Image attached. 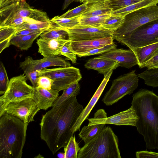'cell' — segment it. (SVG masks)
Masks as SVG:
<instances>
[{"mask_svg":"<svg viewBox=\"0 0 158 158\" xmlns=\"http://www.w3.org/2000/svg\"><path fill=\"white\" fill-rule=\"evenodd\" d=\"M43 115L40 137L53 154L65 147L74 134L72 129L84 108L76 97H72Z\"/></svg>","mask_w":158,"mask_h":158,"instance_id":"6da1fadb","label":"cell"},{"mask_svg":"<svg viewBox=\"0 0 158 158\" xmlns=\"http://www.w3.org/2000/svg\"><path fill=\"white\" fill-rule=\"evenodd\" d=\"M131 104L138 117L135 127L143 136L146 148L158 149V96L141 89L133 95Z\"/></svg>","mask_w":158,"mask_h":158,"instance_id":"7a4b0ae2","label":"cell"},{"mask_svg":"<svg viewBox=\"0 0 158 158\" xmlns=\"http://www.w3.org/2000/svg\"><path fill=\"white\" fill-rule=\"evenodd\" d=\"M28 123L5 113L0 117V158H21Z\"/></svg>","mask_w":158,"mask_h":158,"instance_id":"3957f363","label":"cell"},{"mask_svg":"<svg viewBox=\"0 0 158 158\" xmlns=\"http://www.w3.org/2000/svg\"><path fill=\"white\" fill-rule=\"evenodd\" d=\"M118 144V136L106 127L80 148L77 158H121Z\"/></svg>","mask_w":158,"mask_h":158,"instance_id":"277c9868","label":"cell"},{"mask_svg":"<svg viewBox=\"0 0 158 158\" xmlns=\"http://www.w3.org/2000/svg\"><path fill=\"white\" fill-rule=\"evenodd\" d=\"M158 19V6L153 5L129 13L125 16L123 23L114 31L113 40L129 36L137 28L151 21Z\"/></svg>","mask_w":158,"mask_h":158,"instance_id":"5b68a950","label":"cell"},{"mask_svg":"<svg viewBox=\"0 0 158 158\" xmlns=\"http://www.w3.org/2000/svg\"><path fill=\"white\" fill-rule=\"evenodd\" d=\"M135 70L121 75L113 81L110 87L102 100L106 105L111 106L125 95L132 93L137 88L139 77L135 73Z\"/></svg>","mask_w":158,"mask_h":158,"instance_id":"8992f818","label":"cell"},{"mask_svg":"<svg viewBox=\"0 0 158 158\" xmlns=\"http://www.w3.org/2000/svg\"><path fill=\"white\" fill-rule=\"evenodd\" d=\"M27 80L24 73L10 79L6 91L0 97V117L10 102L34 97L35 88L27 84Z\"/></svg>","mask_w":158,"mask_h":158,"instance_id":"52a82bcc","label":"cell"},{"mask_svg":"<svg viewBox=\"0 0 158 158\" xmlns=\"http://www.w3.org/2000/svg\"><path fill=\"white\" fill-rule=\"evenodd\" d=\"M115 40L130 49L158 43V19L140 26L128 36Z\"/></svg>","mask_w":158,"mask_h":158,"instance_id":"ba28073f","label":"cell"},{"mask_svg":"<svg viewBox=\"0 0 158 158\" xmlns=\"http://www.w3.org/2000/svg\"><path fill=\"white\" fill-rule=\"evenodd\" d=\"M40 76H45L52 80V88L58 92L67 89L72 84L82 78L80 69L73 66L45 68L39 71Z\"/></svg>","mask_w":158,"mask_h":158,"instance_id":"9c48e42d","label":"cell"},{"mask_svg":"<svg viewBox=\"0 0 158 158\" xmlns=\"http://www.w3.org/2000/svg\"><path fill=\"white\" fill-rule=\"evenodd\" d=\"M39 110V102L35 96L10 102L5 108V113L28 124L34 121V117Z\"/></svg>","mask_w":158,"mask_h":158,"instance_id":"30bf717a","label":"cell"},{"mask_svg":"<svg viewBox=\"0 0 158 158\" xmlns=\"http://www.w3.org/2000/svg\"><path fill=\"white\" fill-rule=\"evenodd\" d=\"M138 119L135 110L132 106L126 110L108 117L105 110L101 109L97 110L93 118L88 119V125L103 123L135 126Z\"/></svg>","mask_w":158,"mask_h":158,"instance_id":"8fae6325","label":"cell"},{"mask_svg":"<svg viewBox=\"0 0 158 158\" xmlns=\"http://www.w3.org/2000/svg\"><path fill=\"white\" fill-rule=\"evenodd\" d=\"M53 66L67 67L71 66V64L69 61L58 55L45 57L37 60L28 56L25 57L23 61L19 63V67L24 73L40 71L44 69Z\"/></svg>","mask_w":158,"mask_h":158,"instance_id":"7c38bea8","label":"cell"},{"mask_svg":"<svg viewBox=\"0 0 158 158\" xmlns=\"http://www.w3.org/2000/svg\"><path fill=\"white\" fill-rule=\"evenodd\" d=\"M72 41L86 40L113 36L114 32L101 27H95L77 25L72 28L65 29Z\"/></svg>","mask_w":158,"mask_h":158,"instance_id":"4fadbf2b","label":"cell"},{"mask_svg":"<svg viewBox=\"0 0 158 158\" xmlns=\"http://www.w3.org/2000/svg\"><path fill=\"white\" fill-rule=\"evenodd\" d=\"M113 70H110L104 75V77L101 84L72 127V131L73 134L77 131H80L83 122L89 119V114L102 93Z\"/></svg>","mask_w":158,"mask_h":158,"instance_id":"5bb4252c","label":"cell"},{"mask_svg":"<svg viewBox=\"0 0 158 158\" xmlns=\"http://www.w3.org/2000/svg\"><path fill=\"white\" fill-rule=\"evenodd\" d=\"M98 56L117 62L119 66L129 69L138 64L136 56L131 49L115 48L104 53Z\"/></svg>","mask_w":158,"mask_h":158,"instance_id":"9a60e30c","label":"cell"},{"mask_svg":"<svg viewBox=\"0 0 158 158\" xmlns=\"http://www.w3.org/2000/svg\"><path fill=\"white\" fill-rule=\"evenodd\" d=\"M112 36L98 39L78 41H72L71 48L78 56L93 49L112 43Z\"/></svg>","mask_w":158,"mask_h":158,"instance_id":"2e32d148","label":"cell"},{"mask_svg":"<svg viewBox=\"0 0 158 158\" xmlns=\"http://www.w3.org/2000/svg\"><path fill=\"white\" fill-rule=\"evenodd\" d=\"M69 41L40 38L37 41L38 52L44 57L60 55L63 46Z\"/></svg>","mask_w":158,"mask_h":158,"instance_id":"e0dca14e","label":"cell"},{"mask_svg":"<svg viewBox=\"0 0 158 158\" xmlns=\"http://www.w3.org/2000/svg\"><path fill=\"white\" fill-rule=\"evenodd\" d=\"M59 92L52 89H48L39 86L35 88L34 96L39 102L40 110H46L52 107L59 97Z\"/></svg>","mask_w":158,"mask_h":158,"instance_id":"ac0fdd59","label":"cell"},{"mask_svg":"<svg viewBox=\"0 0 158 158\" xmlns=\"http://www.w3.org/2000/svg\"><path fill=\"white\" fill-rule=\"evenodd\" d=\"M84 66L87 69L96 70L98 73L104 75L110 70H114L119 66L117 61L99 56L89 59Z\"/></svg>","mask_w":158,"mask_h":158,"instance_id":"d6986e66","label":"cell"},{"mask_svg":"<svg viewBox=\"0 0 158 158\" xmlns=\"http://www.w3.org/2000/svg\"><path fill=\"white\" fill-rule=\"evenodd\" d=\"M135 53L139 68L151 60L158 51V43L146 46L131 48Z\"/></svg>","mask_w":158,"mask_h":158,"instance_id":"ffe728a7","label":"cell"},{"mask_svg":"<svg viewBox=\"0 0 158 158\" xmlns=\"http://www.w3.org/2000/svg\"><path fill=\"white\" fill-rule=\"evenodd\" d=\"M47 29H42L27 35L14 36L10 40V44L22 51L27 50L31 48L35 40Z\"/></svg>","mask_w":158,"mask_h":158,"instance_id":"44dd1931","label":"cell"},{"mask_svg":"<svg viewBox=\"0 0 158 158\" xmlns=\"http://www.w3.org/2000/svg\"><path fill=\"white\" fill-rule=\"evenodd\" d=\"M106 127V124L103 123L84 126L78 135L85 144L95 137Z\"/></svg>","mask_w":158,"mask_h":158,"instance_id":"7402d4cb","label":"cell"},{"mask_svg":"<svg viewBox=\"0 0 158 158\" xmlns=\"http://www.w3.org/2000/svg\"><path fill=\"white\" fill-rule=\"evenodd\" d=\"M158 4V0H142L120 9L112 11L111 13L125 16L129 13L135 10Z\"/></svg>","mask_w":158,"mask_h":158,"instance_id":"603a6c76","label":"cell"},{"mask_svg":"<svg viewBox=\"0 0 158 158\" xmlns=\"http://www.w3.org/2000/svg\"><path fill=\"white\" fill-rule=\"evenodd\" d=\"M40 38L71 40L69 33L66 29L55 27H52L44 31L40 35Z\"/></svg>","mask_w":158,"mask_h":158,"instance_id":"cb8c5ba5","label":"cell"},{"mask_svg":"<svg viewBox=\"0 0 158 158\" xmlns=\"http://www.w3.org/2000/svg\"><path fill=\"white\" fill-rule=\"evenodd\" d=\"M78 82L76 81L72 84L67 89L64 90L62 94L58 97L52 107L60 105L72 97H76L78 95L80 90V86Z\"/></svg>","mask_w":158,"mask_h":158,"instance_id":"d4e9b609","label":"cell"},{"mask_svg":"<svg viewBox=\"0 0 158 158\" xmlns=\"http://www.w3.org/2000/svg\"><path fill=\"white\" fill-rule=\"evenodd\" d=\"M137 76L143 79L148 85L153 87H158V68L147 69Z\"/></svg>","mask_w":158,"mask_h":158,"instance_id":"484cf974","label":"cell"},{"mask_svg":"<svg viewBox=\"0 0 158 158\" xmlns=\"http://www.w3.org/2000/svg\"><path fill=\"white\" fill-rule=\"evenodd\" d=\"M79 17L71 18H64L56 16L52 18L50 21L52 27L62 29H68L74 27L79 24Z\"/></svg>","mask_w":158,"mask_h":158,"instance_id":"4316f807","label":"cell"},{"mask_svg":"<svg viewBox=\"0 0 158 158\" xmlns=\"http://www.w3.org/2000/svg\"><path fill=\"white\" fill-rule=\"evenodd\" d=\"M111 14L92 16L87 18H79L78 25L86 27H101L106 19L110 16Z\"/></svg>","mask_w":158,"mask_h":158,"instance_id":"83f0119b","label":"cell"},{"mask_svg":"<svg viewBox=\"0 0 158 158\" xmlns=\"http://www.w3.org/2000/svg\"><path fill=\"white\" fill-rule=\"evenodd\" d=\"M125 16L111 14L102 25L101 27L114 32L118 29L123 23Z\"/></svg>","mask_w":158,"mask_h":158,"instance_id":"f1b7e54d","label":"cell"},{"mask_svg":"<svg viewBox=\"0 0 158 158\" xmlns=\"http://www.w3.org/2000/svg\"><path fill=\"white\" fill-rule=\"evenodd\" d=\"M80 148L78 143L76 141L75 135L73 136L64 148L65 158H77Z\"/></svg>","mask_w":158,"mask_h":158,"instance_id":"f546056e","label":"cell"},{"mask_svg":"<svg viewBox=\"0 0 158 158\" xmlns=\"http://www.w3.org/2000/svg\"><path fill=\"white\" fill-rule=\"evenodd\" d=\"M85 2L87 7L86 12L110 8V0H87Z\"/></svg>","mask_w":158,"mask_h":158,"instance_id":"4dcf8cb0","label":"cell"},{"mask_svg":"<svg viewBox=\"0 0 158 158\" xmlns=\"http://www.w3.org/2000/svg\"><path fill=\"white\" fill-rule=\"evenodd\" d=\"M17 32V29L15 27H0V43L10 44V40Z\"/></svg>","mask_w":158,"mask_h":158,"instance_id":"1f68e13d","label":"cell"},{"mask_svg":"<svg viewBox=\"0 0 158 158\" xmlns=\"http://www.w3.org/2000/svg\"><path fill=\"white\" fill-rule=\"evenodd\" d=\"M9 80L4 65L1 61L0 62V94L3 95L8 86Z\"/></svg>","mask_w":158,"mask_h":158,"instance_id":"d6a6232c","label":"cell"},{"mask_svg":"<svg viewBox=\"0 0 158 158\" xmlns=\"http://www.w3.org/2000/svg\"><path fill=\"white\" fill-rule=\"evenodd\" d=\"M52 27V25L50 21L41 23L27 24L17 27L16 29L18 32L27 29L35 30H47Z\"/></svg>","mask_w":158,"mask_h":158,"instance_id":"836d02e7","label":"cell"},{"mask_svg":"<svg viewBox=\"0 0 158 158\" xmlns=\"http://www.w3.org/2000/svg\"><path fill=\"white\" fill-rule=\"evenodd\" d=\"M87 7L85 2L81 5L71 10H69L67 12L59 16L60 18H71L79 17L86 12Z\"/></svg>","mask_w":158,"mask_h":158,"instance_id":"e575fe53","label":"cell"},{"mask_svg":"<svg viewBox=\"0 0 158 158\" xmlns=\"http://www.w3.org/2000/svg\"><path fill=\"white\" fill-rule=\"evenodd\" d=\"M117 45L114 42L103 47L94 49L78 56L79 57L96 54H102L116 48Z\"/></svg>","mask_w":158,"mask_h":158,"instance_id":"d590c367","label":"cell"},{"mask_svg":"<svg viewBox=\"0 0 158 158\" xmlns=\"http://www.w3.org/2000/svg\"><path fill=\"white\" fill-rule=\"evenodd\" d=\"M142 0H110V8L113 11Z\"/></svg>","mask_w":158,"mask_h":158,"instance_id":"8d00e7d4","label":"cell"},{"mask_svg":"<svg viewBox=\"0 0 158 158\" xmlns=\"http://www.w3.org/2000/svg\"><path fill=\"white\" fill-rule=\"evenodd\" d=\"M71 40L68 41L64 44L61 50L60 55L65 56L73 64H75L77 62V55L71 48Z\"/></svg>","mask_w":158,"mask_h":158,"instance_id":"74e56055","label":"cell"},{"mask_svg":"<svg viewBox=\"0 0 158 158\" xmlns=\"http://www.w3.org/2000/svg\"><path fill=\"white\" fill-rule=\"evenodd\" d=\"M112 11V10L110 8H106L85 12L81 15L79 18H87L92 16H100L106 14H111Z\"/></svg>","mask_w":158,"mask_h":158,"instance_id":"f35d334b","label":"cell"},{"mask_svg":"<svg viewBox=\"0 0 158 158\" xmlns=\"http://www.w3.org/2000/svg\"><path fill=\"white\" fill-rule=\"evenodd\" d=\"M39 71H35L24 73L27 79L30 81L34 88L38 86V80L40 76Z\"/></svg>","mask_w":158,"mask_h":158,"instance_id":"ab89813d","label":"cell"},{"mask_svg":"<svg viewBox=\"0 0 158 158\" xmlns=\"http://www.w3.org/2000/svg\"><path fill=\"white\" fill-rule=\"evenodd\" d=\"M38 86L50 89H52V80L47 77L40 76L38 79Z\"/></svg>","mask_w":158,"mask_h":158,"instance_id":"60d3db41","label":"cell"},{"mask_svg":"<svg viewBox=\"0 0 158 158\" xmlns=\"http://www.w3.org/2000/svg\"><path fill=\"white\" fill-rule=\"evenodd\" d=\"M135 155L137 158H158V153L147 151L136 152Z\"/></svg>","mask_w":158,"mask_h":158,"instance_id":"b9f144b4","label":"cell"},{"mask_svg":"<svg viewBox=\"0 0 158 158\" xmlns=\"http://www.w3.org/2000/svg\"><path fill=\"white\" fill-rule=\"evenodd\" d=\"M144 67L148 69L158 68V51L151 60L142 65L141 69Z\"/></svg>","mask_w":158,"mask_h":158,"instance_id":"7bdbcfd3","label":"cell"},{"mask_svg":"<svg viewBox=\"0 0 158 158\" xmlns=\"http://www.w3.org/2000/svg\"><path fill=\"white\" fill-rule=\"evenodd\" d=\"M40 30H35L28 29L23 30L17 32L15 34L14 36H22L28 35L36 32Z\"/></svg>","mask_w":158,"mask_h":158,"instance_id":"ee69618b","label":"cell"},{"mask_svg":"<svg viewBox=\"0 0 158 158\" xmlns=\"http://www.w3.org/2000/svg\"><path fill=\"white\" fill-rule=\"evenodd\" d=\"M81 0H64L62 6V10L66 9L69 5L73 2H80Z\"/></svg>","mask_w":158,"mask_h":158,"instance_id":"f6af8a7d","label":"cell"},{"mask_svg":"<svg viewBox=\"0 0 158 158\" xmlns=\"http://www.w3.org/2000/svg\"><path fill=\"white\" fill-rule=\"evenodd\" d=\"M57 156L59 158H65L64 153L60 152L57 154Z\"/></svg>","mask_w":158,"mask_h":158,"instance_id":"bcb514c9","label":"cell"},{"mask_svg":"<svg viewBox=\"0 0 158 158\" xmlns=\"http://www.w3.org/2000/svg\"><path fill=\"white\" fill-rule=\"evenodd\" d=\"M86 0H81L80 3H85L86 1Z\"/></svg>","mask_w":158,"mask_h":158,"instance_id":"7dc6e473","label":"cell"},{"mask_svg":"<svg viewBox=\"0 0 158 158\" xmlns=\"http://www.w3.org/2000/svg\"><path fill=\"white\" fill-rule=\"evenodd\" d=\"M17 0V1H22L23 0Z\"/></svg>","mask_w":158,"mask_h":158,"instance_id":"c3c4849f","label":"cell"}]
</instances>
